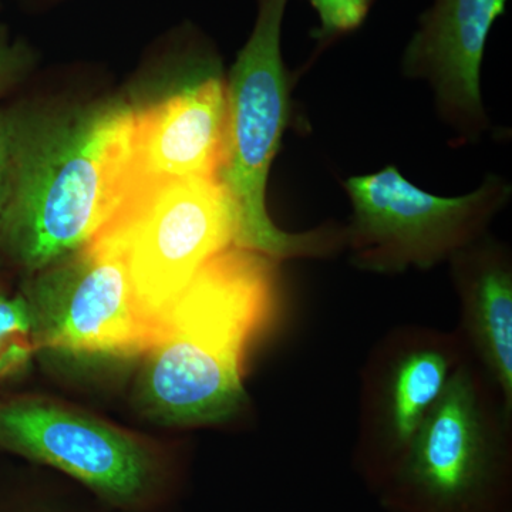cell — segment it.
<instances>
[{
	"mask_svg": "<svg viewBox=\"0 0 512 512\" xmlns=\"http://www.w3.org/2000/svg\"><path fill=\"white\" fill-rule=\"evenodd\" d=\"M32 109L28 103L0 107V221L8 207L20 141Z\"/></svg>",
	"mask_w": 512,
	"mask_h": 512,
	"instance_id": "15",
	"label": "cell"
},
{
	"mask_svg": "<svg viewBox=\"0 0 512 512\" xmlns=\"http://www.w3.org/2000/svg\"><path fill=\"white\" fill-rule=\"evenodd\" d=\"M178 79L163 96L133 103L130 157L121 194L185 178H218L227 143V77L197 30L177 40Z\"/></svg>",
	"mask_w": 512,
	"mask_h": 512,
	"instance_id": "10",
	"label": "cell"
},
{
	"mask_svg": "<svg viewBox=\"0 0 512 512\" xmlns=\"http://www.w3.org/2000/svg\"><path fill=\"white\" fill-rule=\"evenodd\" d=\"M376 498L384 512H512V412L473 356Z\"/></svg>",
	"mask_w": 512,
	"mask_h": 512,
	"instance_id": "4",
	"label": "cell"
},
{
	"mask_svg": "<svg viewBox=\"0 0 512 512\" xmlns=\"http://www.w3.org/2000/svg\"><path fill=\"white\" fill-rule=\"evenodd\" d=\"M33 353L36 349L25 299L0 293V380L22 370Z\"/></svg>",
	"mask_w": 512,
	"mask_h": 512,
	"instance_id": "13",
	"label": "cell"
},
{
	"mask_svg": "<svg viewBox=\"0 0 512 512\" xmlns=\"http://www.w3.org/2000/svg\"><path fill=\"white\" fill-rule=\"evenodd\" d=\"M460 330L406 325L389 330L360 372L353 470L370 494L386 487L421 424L470 356Z\"/></svg>",
	"mask_w": 512,
	"mask_h": 512,
	"instance_id": "9",
	"label": "cell"
},
{
	"mask_svg": "<svg viewBox=\"0 0 512 512\" xmlns=\"http://www.w3.org/2000/svg\"><path fill=\"white\" fill-rule=\"evenodd\" d=\"M94 238L124 248L134 295L157 333L202 266L234 245V211L218 178H185L121 201Z\"/></svg>",
	"mask_w": 512,
	"mask_h": 512,
	"instance_id": "7",
	"label": "cell"
},
{
	"mask_svg": "<svg viewBox=\"0 0 512 512\" xmlns=\"http://www.w3.org/2000/svg\"><path fill=\"white\" fill-rule=\"evenodd\" d=\"M36 63V50L28 40L13 35L8 26L0 23V100L28 79Z\"/></svg>",
	"mask_w": 512,
	"mask_h": 512,
	"instance_id": "16",
	"label": "cell"
},
{
	"mask_svg": "<svg viewBox=\"0 0 512 512\" xmlns=\"http://www.w3.org/2000/svg\"><path fill=\"white\" fill-rule=\"evenodd\" d=\"M18 512H86L76 511L73 508L64 507L62 503H55L52 500L39 501V503H33L28 508H22Z\"/></svg>",
	"mask_w": 512,
	"mask_h": 512,
	"instance_id": "17",
	"label": "cell"
},
{
	"mask_svg": "<svg viewBox=\"0 0 512 512\" xmlns=\"http://www.w3.org/2000/svg\"><path fill=\"white\" fill-rule=\"evenodd\" d=\"M460 301L461 335L512 412V255L490 235L448 259Z\"/></svg>",
	"mask_w": 512,
	"mask_h": 512,
	"instance_id": "12",
	"label": "cell"
},
{
	"mask_svg": "<svg viewBox=\"0 0 512 512\" xmlns=\"http://www.w3.org/2000/svg\"><path fill=\"white\" fill-rule=\"evenodd\" d=\"M288 2L256 0L254 28L227 77V143L218 174L234 211V247L278 262L345 249V225L286 232L266 208L269 173L292 117L291 74L282 56Z\"/></svg>",
	"mask_w": 512,
	"mask_h": 512,
	"instance_id": "3",
	"label": "cell"
},
{
	"mask_svg": "<svg viewBox=\"0 0 512 512\" xmlns=\"http://www.w3.org/2000/svg\"><path fill=\"white\" fill-rule=\"evenodd\" d=\"M0 3H2V0H0Z\"/></svg>",
	"mask_w": 512,
	"mask_h": 512,
	"instance_id": "18",
	"label": "cell"
},
{
	"mask_svg": "<svg viewBox=\"0 0 512 512\" xmlns=\"http://www.w3.org/2000/svg\"><path fill=\"white\" fill-rule=\"evenodd\" d=\"M22 298L36 353L130 359L143 356L156 335L134 295L126 252L114 242L92 239L28 275Z\"/></svg>",
	"mask_w": 512,
	"mask_h": 512,
	"instance_id": "8",
	"label": "cell"
},
{
	"mask_svg": "<svg viewBox=\"0 0 512 512\" xmlns=\"http://www.w3.org/2000/svg\"><path fill=\"white\" fill-rule=\"evenodd\" d=\"M133 120L121 97L62 113L33 106L0 221L9 264L35 274L92 241L119 200Z\"/></svg>",
	"mask_w": 512,
	"mask_h": 512,
	"instance_id": "2",
	"label": "cell"
},
{
	"mask_svg": "<svg viewBox=\"0 0 512 512\" xmlns=\"http://www.w3.org/2000/svg\"><path fill=\"white\" fill-rule=\"evenodd\" d=\"M507 3L433 0L404 49L403 76L429 83L437 113L458 144L476 143L490 127L481 94V67L488 37Z\"/></svg>",
	"mask_w": 512,
	"mask_h": 512,
	"instance_id": "11",
	"label": "cell"
},
{
	"mask_svg": "<svg viewBox=\"0 0 512 512\" xmlns=\"http://www.w3.org/2000/svg\"><path fill=\"white\" fill-rule=\"evenodd\" d=\"M0 448L52 468L116 512H160L177 471L126 431L42 397L0 400Z\"/></svg>",
	"mask_w": 512,
	"mask_h": 512,
	"instance_id": "6",
	"label": "cell"
},
{
	"mask_svg": "<svg viewBox=\"0 0 512 512\" xmlns=\"http://www.w3.org/2000/svg\"><path fill=\"white\" fill-rule=\"evenodd\" d=\"M279 264L232 245L202 266L144 352L136 400L147 419L222 426L247 410L249 352L281 306Z\"/></svg>",
	"mask_w": 512,
	"mask_h": 512,
	"instance_id": "1",
	"label": "cell"
},
{
	"mask_svg": "<svg viewBox=\"0 0 512 512\" xmlns=\"http://www.w3.org/2000/svg\"><path fill=\"white\" fill-rule=\"evenodd\" d=\"M318 16L313 39L318 50L356 32L365 23L377 0H306Z\"/></svg>",
	"mask_w": 512,
	"mask_h": 512,
	"instance_id": "14",
	"label": "cell"
},
{
	"mask_svg": "<svg viewBox=\"0 0 512 512\" xmlns=\"http://www.w3.org/2000/svg\"><path fill=\"white\" fill-rule=\"evenodd\" d=\"M352 215L345 249L360 271L379 275L429 271L487 234L510 202L505 178L487 174L473 192L440 197L407 180L396 165L345 181Z\"/></svg>",
	"mask_w": 512,
	"mask_h": 512,
	"instance_id": "5",
	"label": "cell"
}]
</instances>
